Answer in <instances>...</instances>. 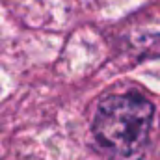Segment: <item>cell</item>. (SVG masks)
<instances>
[{
  "label": "cell",
  "mask_w": 160,
  "mask_h": 160,
  "mask_svg": "<svg viewBox=\"0 0 160 160\" xmlns=\"http://www.w3.org/2000/svg\"><path fill=\"white\" fill-rule=\"evenodd\" d=\"M155 108L142 95H108L95 112L93 132L101 145L121 158L142 155L151 130Z\"/></svg>",
  "instance_id": "cell-1"
}]
</instances>
